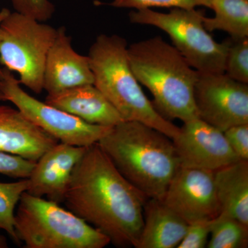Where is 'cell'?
Segmentation results:
<instances>
[{
  "label": "cell",
  "mask_w": 248,
  "mask_h": 248,
  "mask_svg": "<svg viewBox=\"0 0 248 248\" xmlns=\"http://www.w3.org/2000/svg\"><path fill=\"white\" fill-rule=\"evenodd\" d=\"M148 199L121 174L97 143L87 147L75 166L63 203L110 244L137 248Z\"/></svg>",
  "instance_id": "obj_1"
},
{
  "label": "cell",
  "mask_w": 248,
  "mask_h": 248,
  "mask_svg": "<svg viewBox=\"0 0 248 248\" xmlns=\"http://www.w3.org/2000/svg\"><path fill=\"white\" fill-rule=\"evenodd\" d=\"M97 143L134 187L148 199L163 200L179 168L172 139L141 122L124 121Z\"/></svg>",
  "instance_id": "obj_2"
},
{
  "label": "cell",
  "mask_w": 248,
  "mask_h": 248,
  "mask_svg": "<svg viewBox=\"0 0 248 248\" xmlns=\"http://www.w3.org/2000/svg\"><path fill=\"white\" fill-rule=\"evenodd\" d=\"M130 68L140 84L153 94V106L166 120L184 122L199 118L194 88L200 73L161 37L128 46Z\"/></svg>",
  "instance_id": "obj_3"
},
{
  "label": "cell",
  "mask_w": 248,
  "mask_h": 248,
  "mask_svg": "<svg viewBox=\"0 0 248 248\" xmlns=\"http://www.w3.org/2000/svg\"><path fill=\"white\" fill-rule=\"evenodd\" d=\"M128 45L117 35L102 34L90 48L94 83L124 121L139 122L174 139L179 128L156 110L130 68Z\"/></svg>",
  "instance_id": "obj_4"
},
{
  "label": "cell",
  "mask_w": 248,
  "mask_h": 248,
  "mask_svg": "<svg viewBox=\"0 0 248 248\" xmlns=\"http://www.w3.org/2000/svg\"><path fill=\"white\" fill-rule=\"evenodd\" d=\"M14 227L25 248H103L110 239L59 203L24 192Z\"/></svg>",
  "instance_id": "obj_5"
},
{
  "label": "cell",
  "mask_w": 248,
  "mask_h": 248,
  "mask_svg": "<svg viewBox=\"0 0 248 248\" xmlns=\"http://www.w3.org/2000/svg\"><path fill=\"white\" fill-rule=\"evenodd\" d=\"M204 17L196 9L179 8H173L169 14L141 9L129 14L133 24L153 26L167 33L173 46L199 73H223L228 40L216 42L204 27Z\"/></svg>",
  "instance_id": "obj_6"
},
{
  "label": "cell",
  "mask_w": 248,
  "mask_h": 248,
  "mask_svg": "<svg viewBox=\"0 0 248 248\" xmlns=\"http://www.w3.org/2000/svg\"><path fill=\"white\" fill-rule=\"evenodd\" d=\"M57 33L58 29L45 22L10 12L0 25V63L19 75L20 84L40 94L46 60Z\"/></svg>",
  "instance_id": "obj_7"
},
{
  "label": "cell",
  "mask_w": 248,
  "mask_h": 248,
  "mask_svg": "<svg viewBox=\"0 0 248 248\" xmlns=\"http://www.w3.org/2000/svg\"><path fill=\"white\" fill-rule=\"evenodd\" d=\"M0 91L26 117L62 143L88 147L98 143L112 127L94 125L41 102L22 89L12 72L4 68Z\"/></svg>",
  "instance_id": "obj_8"
},
{
  "label": "cell",
  "mask_w": 248,
  "mask_h": 248,
  "mask_svg": "<svg viewBox=\"0 0 248 248\" xmlns=\"http://www.w3.org/2000/svg\"><path fill=\"white\" fill-rule=\"evenodd\" d=\"M194 101L199 118L221 131L248 124V84L225 73H200Z\"/></svg>",
  "instance_id": "obj_9"
},
{
  "label": "cell",
  "mask_w": 248,
  "mask_h": 248,
  "mask_svg": "<svg viewBox=\"0 0 248 248\" xmlns=\"http://www.w3.org/2000/svg\"><path fill=\"white\" fill-rule=\"evenodd\" d=\"M161 201L188 224L221 213L214 171L179 166Z\"/></svg>",
  "instance_id": "obj_10"
},
{
  "label": "cell",
  "mask_w": 248,
  "mask_h": 248,
  "mask_svg": "<svg viewBox=\"0 0 248 248\" xmlns=\"http://www.w3.org/2000/svg\"><path fill=\"white\" fill-rule=\"evenodd\" d=\"M172 141L180 167L215 171L240 160L223 132L200 118L184 122Z\"/></svg>",
  "instance_id": "obj_11"
},
{
  "label": "cell",
  "mask_w": 248,
  "mask_h": 248,
  "mask_svg": "<svg viewBox=\"0 0 248 248\" xmlns=\"http://www.w3.org/2000/svg\"><path fill=\"white\" fill-rule=\"evenodd\" d=\"M87 147L59 143L50 148L36 162L29 179L27 192L35 197L63 203L72 172Z\"/></svg>",
  "instance_id": "obj_12"
},
{
  "label": "cell",
  "mask_w": 248,
  "mask_h": 248,
  "mask_svg": "<svg viewBox=\"0 0 248 248\" xmlns=\"http://www.w3.org/2000/svg\"><path fill=\"white\" fill-rule=\"evenodd\" d=\"M71 40L66 28H58L44 71V90L48 94L94 83L89 57L77 53Z\"/></svg>",
  "instance_id": "obj_13"
},
{
  "label": "cell",
  "mask_w": 248,
  "mask_h": 248,
  "mask_svg": "<svg viewBox=\"0 0 248 248\" xmlns=\"http://www.w3.org/2000/svg\"><path fill=\"white\" fill-rule=\"evenodd\" d=\"M17 108L0 104V152L37 162L59 143Z\"/></svg>",
  "instance_id": "obj_14"
},
{
  "label": "cell",
  "mask_w": 248,
  "mask_h": 248,
  "mask_svg": "<svg viewBox=\"0 0 248 248\" xmlns=\"http://www.w3.org/2000/svg\"><path fill=\"white\" fill-rule=\"evenodd\" d=\"M45 102L94 125L113 127L124 122L115 107L94 84L49 94Z\"/></svg>",
  "instance_id": "obj_15"
},
{
  "label": "cell",
  "mask_w": 248,
  "mask_h": 248,
  "mask_svg": "<svg viewBox=\"0 0 248 248\" xmlns=\"http://www.w3.org/2000/svg\"><path fill=\"white\" fill-rule=\"evenodd\" d=\"M188 225L162 201L148 199L143 206V226L137 248H177Z\"/></svg>",
  "instance_id": "obj_16"
},
{
  "label": "cell",
  "mask_w": 248,
  "mask_h": 248,
  "mask_svg": "<svg viewBox=\"0 0 248 248\" xmlns=\"http://www.w3.org/2000/svg\"><path fill=\"white\" fill-rule=\"evenodd\" d=\"M214 182L221 213L248 226V161L214 171Z\"/></svg>",
  "instance_id": "obj_17"
},
{
  "label": "cell",
  "mask_w": 248,
  "mask_h": 248,
  "mask_svg": "<svg viewBox=\"0 0 248 248\" xmlns=\"http://www.w3.org/2000/svg\"><path fill=\"white\" fill-rule=\"evenodd\" d=\"M213 17H203L208 32L222 31L232 39L248 37V0H211Z\"/></svg>",
  "instance_id": "obj_18"
},
{
  "label": "cell",
  "mask_w": 248,
  "mask_h": 248,
  "mask_svg": "<svg viewBox=\"0 0 248 248\" xmlns=\"http://www.w3.org/2000/svg\"><path fill=\"white\" fill-rule=\"evenodd\" d=\"M209 248H245L248 245V226L223 213L214 218Z\"/></svg>",
  "instance_id": "obj_19"
},
{
  "label": "cell",
  "mask_w": 248,
  "mask_h": 248,
  "mask_svg": "<svg viewBox=\"0 0 248 248\" xmlns=\"http://www.w3.org/2000/svg\"><path fill=\"white\" fill-rule=\"evenodd\" d=\"M29 184L28 179L16 182H0V230L6 232L17 244L20 242L15 231V210L21 196L27 192Z\"/></svg>",
  "instance_id": "obj_20"
},
{
  "label": "cell",
  "mask_w": 248,
  "mask_h": 248,
  "mask_svg": "<svg viewBox=\"0 0 248 248\" xmlns=\"http://www.w3.org/2000/svg\"><path fill=\"white\" fill-rule=\"evenodd\" d=\"M225 72L239 82L248 84V37L228 40Z\"/></svg>",
  "instance_id": "obj_21"
},
{
  "label": "cell",
  "mask_w": 248,
  "mask_h": 248,
  "mask_svg": "<svg viewBox=\"0 0 248 248\" xmlns=\"http://www.w3.org/2000/svg\"><path fill=\"white\" fill-rule=\"evenodd\" d=\"M211 0H113L110 6L122 9H151L152 7H172L194 9L197 6L210 8Z\"/></svg>",
  "instance_id": "obj_22"
},
{
  "label": "cell",
  "mask_w": 248,
  "mask_h": 248,
  "mask_svg": "<svg viewBox=\"0 0 248 248\" xmlns=\"http://www.w3.org/2000/svg\"><path fill=\"white\" fill-rule=\"evenodd\" d=\"M16 12L25 15L40 22L53 17L55 7L50 0H9Z\"/></svg>",
  "instance_id": "obj_23"
},
{
  "label": "cell",
  "mask_w": 248,
  "mask_h": 248,
  "mask_svg": "<svg viewBox=\"0 0 248 248\" xmlns=\"http://www.w3.org/2000/svg\"><path fill=\"white\" fill-rule=\"evenodd\" d=\"M36 162L9 153L0 152V174L16 179H28Z\"/></svg>",
  "instance_id": "obj_24"
},
{
  "label": "cell",
  "mask_w": 248,
  "mask_h": 248,
  "mask_svg": "<svg viewBox=\"0 0 248 248\" xmlns=\"http://www.w3.org/2000/svg\"><path fill=\"white\" fill-rule=\"evenodd\" d=\"M213 219L201 220L189 224L185 236L177 248H203L207 247Z\"/></svg>",
  "instance_id": "obj_25"
},
{
  "label": "cell",
  "mask_w": 248,
  "mask_h": 248,
  "mask_svg": "<svg viewBox=\"0 0 248 248\" xmlns=\"http://www.w3.org/2000/svg\"><path fill=\"white\" fill-rule=\"evenodd\" d=\"M223 134L237 157L248 161V124L233 125L223 131Z\"/></svg>",
  "instance_id": "obj_26"
},
{
  "label": "cell",
  "mask_w": 248,
  "mask_h": 248,
  "mask_svg": "<svg viewBox=\"0 0 248 248\" xmlns=\"http://www.w3.org/2000/svg\"><path fill=\"white\" fill-rule=\"evenodd\" d=\"M10 12H11L10 10L6 9V8L0 10V25H1V23L4 20V18L10 14ZM3 78H4V68H1L0 67V81L2 80Z\"/></svg>",
  "instance_id": "obj_27"
},
{
  "label": "cell",
  "mask_w": 248,
  "mask_h": 248,
  "mask_svg": "<svg viewBox=\"0 0 248 248\" xmlns=\"http://www.w3.org/2000/svg\"><path fill=\"white\" fill-rule=\"evenodd\" d=\"M9 248L7 239L3 235H0V248Z\"/></svg>",
  "instance_id": "obj_28"
},
{
  "label": "cell",
  "mask_w": 248,
  "mask_h": 248,
  "mask_svg": "<svg viewBox=\"0 0 248 248\" xmlns=\"http://www.w3.org/2000/svg\"><path fill=\"white\" fill-rule=\"evenodd\" d=\"M5 100V97L4 96V94H2V93L0 91V102H4Z\"/></svg>",
  "instance_id": "obj_29"
}]
</instances>
